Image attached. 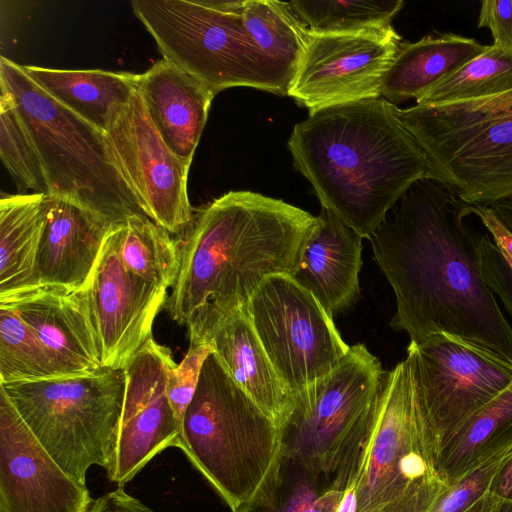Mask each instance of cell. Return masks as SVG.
<instances>
[{
	"mask_svg": "<svg viewBox=\"0 0 512 512\" xmlns=\"http://www.w3.org/2000/svg\"><path fill=\"white\" fill-rule=\"evenodd\" d=\"M472 205L447 184L414 182L368 239L396 299L390 326L410 342L445 333L512 361V326L482 270Z\"/></svg>",
	"mask_w": 512,
	"mask_h": 512,
	"instance_id": "cell-1",
	"label": "cell"
},
{
	"mask_svg": "<svg viewBox=\"0 0 512 512\" xmlns=\"http://www.w3.org/2000/svg\"><path fill=\"white\" fill-rule=\"evenodd\" d=\"M316 216L251 191H230L194 215L177 241L180 269L163 308L203 336L224 315L245 307L268 277L291 276Z\"/></svg>",
	"mask_w": 512,
	"mask_h": 512,
	"instance_id": "cell-2",
	"label": "cell"
},
{
	"mask_svg": "<svg viewBox=\"0 0 512 512\" xmlns=\"http://www.w3.org/2000/svg\"><path fill=\"white\" fill-rule=\"evenodd\" d=\"M397 110L378 97L312 111L288 141L295 168L321 206L367 239L414 182L431 177Z\"/></svg>",
	"mask_w": 512,
	"mask_h": 512,
	"instance_id": "cell-3",
	"label": "cell"
},
{
	"mask_svg": "<svg viewBox=\"0 0 512 512\" xmlns=\"http://www.w3.org/2000/svg\"><path fill=\"white\" fill-rule=\"evenodd\" d=\"M440 439L407 358L389 371L382 401L336 471L334 488L356 512H430L450 487Z\"/></svg>",
	"mask_w": 512,
	"mask_h": 512,
	"instance_id": "cell-4",
	"label": "cell"
},
{
	"mask_svg": "<svg viewBox=\"0 0 512 512\" xmlns=\"http://www.w3.org/2000/svg\"><path fill=\"white\" fill-rule=\"evenodd\" d=\"M177 447L232 512L274 488L283 460L278 424L233 381L213 352L181 420Z\"/></svg>",
	"mask_w": 512,
	"mask_h": 512,
	"instance_id": "cell-5",
	"label": "cell"
},
{
	"mask_svg": "<svg viewBox=\"0 0 512 512\" xmlns=\"http://www.w3.org/2000/svg\"><path fill=\"white\" fill-rule=\"evenodd\" d=\"M0 86L13 98L38 150L47 196L75 203L113 225L132 215L146 216L103 131L59 104L22 65L4 56L0 58Z\"/></svg>",
	"mask_w": 512,
	"mask_h": 512,
	"instance_id": "cell-6",
	"label": "cell"
},
{
	"mask_svg": "<svg viewBox=\"0 0 512 512\" xmlns=\"http://www.w3.org/2000/svg\"><path fill=\"white\" fill-rule=\"evenodd\" d=\"M131 7L163 58L215 95L232 87L287 95L293 76L250 34L243 0H133Z\"/></svg>",
	"mask_w": 512,
	"mask_h": 512,
	"instance_id": "cell-7",
	"label": "cell"
},
{
	"mask_svg": "<svg viewBox=\"0 0 512 512\" xmlns=\"http://www.w3.org/2000/svg\"><path fill=\"white\" fill-rule=\"evenodd\" d=\"M423 149L431 178L470 205L512 199V91L397 110Z\"/></svg>",
	"mask_w": 512,
	"mask_h": 512,
	"instance_id": "cell-8",
	"label": "cell"
},
{
	"mask_svg": "<svg viewBox=\"0 0 512 512\" xmlns=\"http://www.w3.org/2000/svg\"><path fill=\"white\" fill-rule=\"evenodd\" d=\"M0 387L70 477L85 484L92 465L109 469L121 426L125 369L102 366L84 374Z\"/></svg>",
	"mask_w": 512,
	"mask_h": 512,
	"instance_id": "cell-9",
	"label": "cell"
},
{
	"mask_svg": "<svg viewBox=\"0 0 512 512\" xmlns=\"http://www.w3.org/2000/svg\"><path fill=\"white\" fill-rule=\"evenodd\" d=\"M388 377L364 344L350 346L336 368L292 396L291 410L279 426L283 457L333 483L376 413Z\"/></svg>",
	"mask_w": 512,
	"mask_h": 512,
	"instance_id": "cell-10",
	"label": "cell"
},
{
	"mask_svg": "<svg viewBox=\"0 0 512 512\" xmlns=\"http://www.w3.org/2000/svg\"><path fill=\"white\" fill-rule=\"evenodd\" d=\"M245 309L272 366L292 396L330 373L350 349L333 317L289 275L266 278Z\"/></svg>",
	"mask_w": 512,
	"mask_h": 512,
	"instance_id": "cell-11",
	"label": "cell"
},
{
	"mask_svg": "<svg viewBox=\"0 0 512 512\" xmlns=\"http://www.w3.org/2000/svg\"><path fill=\"white\" fill-rule=\"evenodd\" d=\"M406 358L441 445L512 383L511 360L450 334L410 342Z\"/></svg>",
	"mask_w": 512,
	"mask_h": 512,
	"instance_id": "cell-12",
	"label": "cell"
},
{
	"mask_svg": "<svg viewBox=\"0 0 512 512\" xmlns=\"http://www.w3.org/2000/svg\"><path fill=\"white\" fill-rule=\"evenodd\" d=\"M401 43L392 26L346 33L307 28L287 95L309 112L381 97V85Z\"/></svg>",
	"mask_w": 512,
	"mask_h": 512,
	"instance_id": "cell-13",
	"label": "cell"
},
{
	"mask_svg": "<svg viewBox=\"0 0 512 512\" xmlns=\"http://www.w3.org/2000/svg\"><path fill=\"white\" fill-rule=\"evenodd\" d=\"M104 133L146 216L169 233L182 235L194 218L187 194L190 165L165 144L138 90L113 108Z\"/></svg>",
	"mask_w": 512,
	"mask_h": 512,
	"instance_id": "cell-14",
	"label": "cell"
},
{
	"mask_svg": "<svg viewBox=\"0 0 512 512\" xmlns=\"http://www.w3.org/2000/svg\"><path fill=\"white\" fill-rule=\"evenodd\" d=\"M99 343L101 365L125 369L152 337L165 288L131 272L120 255L119 223L109 231L92 275L83 288Z\"/></svg>",
	"mask_w": 512,
	"mask_h": 512,
	"instance_id": "cell-15",
	"label": "cell"
},
{
	"mask_svg": "<svg viewBox=\"0 0 512 512\" xmlns=\"http://www.w3.org/2000/svg\"><path fill=\"white\" fill-rule=\"evenodd\" d=\"M173 362L170 349L151 337L125 368L121 426L107 470L109 480L119 487L159 452L177 447L181 423L166 392V372Z\"/></svg>",
	"mask_w": 512,
	"mask_h": 512,
	"instance_id": "cell-16",
	"label": "cell"
},
{
	"mask_svg": "<svg viewBox=\"0 0 512 512\" xmlns=\"http://www.w3.org/2000/svg\"><path fill=\"white\" fill-rule=\"evenodd\" d=\"M86 484L50 456L0 387V512H88Z\"/></svg>",
	"mask_w": 512,
	"mask_h": 512,
	"instance_id": "cell-17",
	"label": "cell"
},
{
	"mask_svg": "<svg viewBox=\"0 0 512 512\" xmlns=\"http://www.w3.org/2000/svg\"><path fill=\"white\" fill-rule=\"evenodd\" d=\"M0 304L13 308L71 374L102 367L84 290L39 287Z\"/></svg>",
	"mask_w": 512,
	"mask_h": 512,
	"instance_id": "cell-18",
	"label": "cell"
},
{
	"mask_svg": "<svg viewBox=\"0 0 512 512\" xmlns=\"http://www.w3.org/2000/svg\"><path fill=\"white\" fill-rule=\"evenodd\" d=\"M112 226L93 211L48 196L47 220L36 259L39 287L82 290Z\"/></svg>",
	"mask_w": 512,
	"mask_h": 512,
	"instance_id": "cell-19",
	"label": "cell"
},
{
	"mask_svg": "<svg viewBox=\"0 0 512 512\" xmlns=\"http://www.w3.org/2000/svg\"><path fill=\"white\" fill-rule=\"evenodd\" d=\"M362 239L331 210L322 207L291 277L333 317L359 296Z\"/></svg>",
	"mask_w": 512,
	"mask_h": 512,
	"instance_id": "cell-20",
	"label": "cell"
},
{
	"mask_svg": "<svg viewBox=\"0 0 512 512\" xmlns=\"http://www.w3.org/2000/svg\"><path fill=\"white\" fill-rule=\"evenodd\" d=\"M137 90L165 144L191 165L215 94L164 58L140 74Z\"/></svg>",
	"mask_w": 512,
	"mask_h": 512,
	"instance_id": "cell-21",
	"label": "cell"
},
{
	"mask_svg": "<svg viewBox=\"0 0 512 512\" xmlns=\"http://www.w3.org/2000/svg\"><path fill=\"white\" fill-rule=\"evenodd\" d=\"M201 340L211 344L233 381L280 426L291 410L292 395L272 366L245 307L224 315Z\"/></svg>",
	"mask_w": 512,
	"mask_h": 512,
	"instance_id": "cell-22",
	"label": "cell"
},
{
	"mask_svg": "<svg viewBox=\"0 0 512 512\" xmlns=\"http://www.w3.org/2000/svg\"><path fill=\"white\" fill-rule=\"evenodd\" d=\"M488 46L453 33H434L414 43L401 42L384 75L381 97L393 105L409 99L417 101L440 81L483 54Z\"/></svg>",
	"mask_w": 512,
	"mask_h": 512,
	"instance_id": "cell-23",
	"label": "cell"
},
{
	"mask_svg": "<svg viewBox=\"0 0 512 512\" xmlns=\"http://www.w3.org/2000/svg\"><path fill=\"white\" fill-rule=\"evenodd\" d=\"M48 196L19 193L0 200V303L39 288L36 259Z\"/></svg>",
	"mask_w": 512,
	"mask_h": 512,
	"instance_id": "cell-24",
	"label": "cell"
},
{
	"mask_svg": "<svg viewBox=\"0 0 512 512\" xmlns=\"http://www.w3.org/2000/svg\"><path fill=\"white\" fill-rule=\"evenodd\" d=\"M22 67L54 100L103 132L113 108L128 102L140 79V74L100 69Z\"/></svg>",
	"mask_w": 512,
	"mask_h": 512,
	"instance_id": "cell-25",
	"label": "cell"
},
{
	"mask_svg": "<svg viewBox=\"0 0 512 512\" xmlns=\"http://www.w3.org/2000/svg\"><path fill=\"white\" fill-rule=\"evenodd\" d=\"M512 446V383L465 422L440 448V467L449 486L494 454Z\"/></svg>",
	"mask_w": 512,
	"mask_h": 512,
	"instance_id": "cell-26",
	"label": "cell"
},
{
	"mask_svg": "<svg viewBox=\"0 0 512 512\" xmlns=\"http://www.w3.org/2000/svg\"><path fill=\"white\" fill-rule=\"evenodd\" d=\"M119 227L120 255L127 269L157 286L173 287L180 255L169 232L145 215H132Z\"/></svg>",
	"mask_w": 512,
	"mask_h": 512,
	"instance_id": "cell-27",
	"label": "cell"
},
{
	"mask_svg": "<svg viewBox=\"0 0 512 512\" xmlns=\"http://www.w3.org/2000/svg\"><path fill=\"white\" fill-rule=\"evenodd\" d=\"M74 376L47 350L18 313L0 304V384Z\"/></svg>",
	"mask_w": 512,
	"mask_h": 512,
	"instance_id": "cell-28",
	"label": "cell"
},
{
	"mask_svg": "<svg viewBox=\"0 0 512 512\" xmlns=\"http://www.w3.org/2000/svg\"><path fill=\"white\" fill-rule=\"evenodd\" d=\"M510 91L512 50L492 44L483 54L436 84L416 104H449L488 98Z\"/></svg>",
	"mask_w": 512,
	"mask_h": 512,
	"instance_id": "cell-29",
	"label": "cell"
},
{
	"mask_svg": "<svg viewBox=\"0 0 512 512\" xmlns=\"http://www.w3.org/2000/svg\"><path fill=\"white\" fill-rule=\"evenodd\" d=\"M242 13L258 46L293 76L303 52L307 27L289 3L243 0Z\"/></svg>",
	"mask_w": 512,
	"mask_h": 512,
	"instance_id": "cell-30",
	"label": "cell"
},
{
	"mask_svg": "<svg viewBox=\"0 0 512 512\" xmlns=\"http://www.w3.org/2000/svg\"><path fill=\"white\" fill-rule=\"evenodd\" d=\"M342 494L329 480L283 457L274 488L237 512H337Z\"/></svg>",
	"mask_w": 512,
	"mask_h": 512,
	"instance_id": "cell-31",
	"label": "cell"
},
{
	"mask_svg": "<svg viewBox=\"0 0 512 512\" xmlns=\"http://www.w3.org/2000/svg\"><path fill=\"white\" fill-rule=\"evenodd\" d=\"M305 26L317 33H346L392 26L402 0L288 2Z\"/></svg>",
	"mask_w": 512,
	"mask_h": 512,
	"instance_id": "cell-32",
	"label": "cell"
},
{
	"mask_svg": "<svg viewBox=\"0 0 512 512\" xmlns=\"http://www.w3.org/2000/svg\"><path fill=\"white\" fill-rule=\"evenodd\" d=\"M0 156L19 192L48 193L43 164L11 95L1 88Z\"/></svg>",
	"mask_w": 512,
	"mask_h": 512,
	"instance_id": "cell-33",
	"label": "cell"
},
{
	"mask_svg": "<svg viewBox=\"0 0 512 512\" xmlns=\"http://www.w3.org/2000/svg\"><path fill=\"white\" fill-rule=\"evenodd\" d=\"M212 352L209 342L191 338L182 361L177 365L173 362L167 369V397L180 423L196 392L204 362Z\"/></svg>",
	"mask_w": 512,
	"mask_h": 512,
	"instance_id": "cell-34",
	"label": "cell"
},
{
	"mask_svg": "<svg viewBox=\"0 0 512 512\" xmlns=\"http://www.w3.org/2000/svg\"><path fill=\"white\" fill-rule=\"evenodd\" d=\"M480 248L485 279L512 319V265L489 234H482Z\"/></svg>",
	"mask_w": 512,
	"mask_h": 512,
	"instance_id": "cell-35",
	"label": "cell"
},
{
	"mask_svg": "<svg viewBox=\"0 0 512 512\" xmlns=\"http://www.w3.org/2000/svg\"><path fill=\"white\" fill-rule=\"evenodd\" d=\"M478 27L491 31L493 45L512 50V0L482 1Z\"/></svg>",
	"mask_w": 512,
	"mask_h": 512,
	"instance_id": "cell-36",
	"label": "cell"
},
{
	"mask_svg": "<svg viewBox=\"0 0 512 512\" xmlns=\"http://www.w3.org/2000/svg\"><path fill=\"white\" fill-rule=\"evenodd\" d=\"M88 512H155L122 487L105 493L93 501Z\"/></svg>",
	"mask_w": 512,
	"mask_h": 512,
	"instance_id": "cell-37",
	"label": "cell"
},
{
	"mask_svg": "<svg viewBox=\"0 0 512 512\" xmlns=\"http://www.w3.org/2000/svg\"><path fill=\"white\" fill-rule=\"evenodd\" d=\"M488 491L496 499L512 504V458L495 476Z\"/></svg>",
	"mask_w": 512,
	"mask_h": 512,
	"instance_id": "cell-38",
	"label": "cell"
},
{
	"mask_svg": "<svg viewBox=\"0 0 512 512\" xmlns=\"http://www.w3.org/2000/svg\"><path fill=\"white\" fill-rule=\"evenodd\" d=\"M497 219L512 234V199L502 200L487 205Z\"/></svg>",
	"mask_w": 512,
	"mask_h": 512,
	"instance_id": "cell-39",
	"label": "cell"
}]
</instances>
